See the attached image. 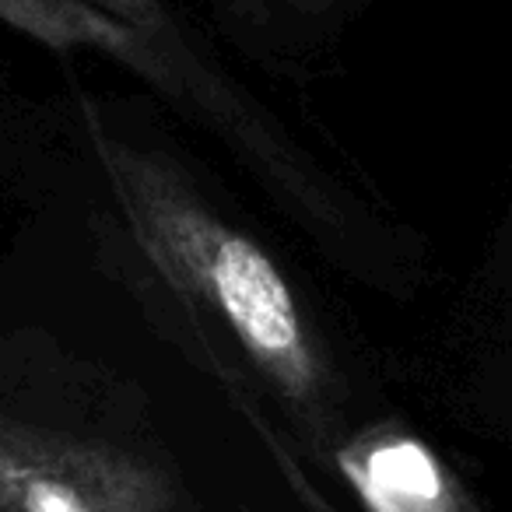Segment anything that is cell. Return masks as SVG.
Returning a JSON list of instances; mask_svg holds the SVG:
<instances>
[{
	"label": "cell",
	"mask_w": 512,
	"mask_h": 512,
	"mask_svg": "<svg viewBox=\"0 0 512 512\" xmlns=\"http://www.w3.org/2000/svg\"><path fill=\"white\" fill-rule=\"evenodd\" d=\"M92 8L113 15L116 22L130 25L134 32H141L144 39H151L155 46L169 50L179 60H204L190 43H186V29L179 25L176 11L169 8V0H88Z\"/></svg>",
	"instance_id": "cell-4"
},
{
	"label": "cell",
	"mask_w": 512,
	"mask_h": 512,
	"mask_svg": "<svg viewBox=\"0 0 512 512\" xmlns=\"http://www.w3.org/2000/svg\"><path fill=\"white\" fill-rule=\"evenodd\" d=\"M292 4H299L302 11H320V8H327L330 0H292Z\"/></svg>",
	"instance_id": "cell-5"
},
{
	"label": "cell",
	"mask_w": 512,
	"mask_h": 512,
	"mask_svg": "<svg viewBox=\"0 0 512 512\" xmlns=\"http://www.w3.org/2000/svg\"><path fill=\"white\" fill-rule=\"evenodd\" d=\"M81 113L102 179L151 267L221 320L302 442L330 463L341 446L344 390L285 271L253 235L221 218L169 158L106 130L88 99Z\"/></svg>",
	"instance_id": "cell-1"
},
{
	"label": "cell",
	"mask_w": 512,
	"mask_h": 512,
	"mask_svg": "<svg viewBox=\"0 0 512 512\" xmlns=\"http://www.w3.org/2000/svg\"><path fill=\"white\" fill-rule=\"evenodd\" d=\"M172 463L130 442L0 411V512H179Z\"/></svg>",
	"instance_id": "cell-2"
},
{
	"label": "cell",
	"mask_w": 512,
	"mask_h": 512,
	"mask_svg": "<svg viewBox=\"0 0 512 512\" xmlns=\"http://www.w3.org/2000/svg\"><path fill=\"white\" fill-rule=\"evenodd\" d=\"M330 463L365 512H481L453 467L400 425L362 428Z\"/></svg>",
	"instance_id": "cell-3"
}]
</instances>
